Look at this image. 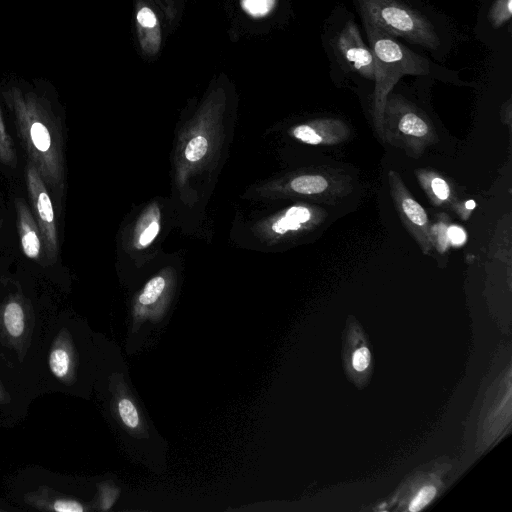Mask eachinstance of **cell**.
Here are the masks:
<instances>
[{"label": "cell", "mask_w": 512, "mask_h": 512, "mask_svg": "<svg viewBox=\"0 0 512 512\" xmlns=\"http://www.w3.org/2000/svg\"><path fill=\"white\" fill-rule=\"evenodd\" d=\"M51 316L19 281L0 282V368L34 399L40 396L39 359Z\"/></svg>", "instance_id": "1"}, {"label": "cell", "mask_w": 512, "mask_h": 512, "mask_svg": "<svg viewBox=\"0 0 512 512\" xmlns=\"http://www.w3.org/2000/svg\"><path fill=\"white\" fill-rule=\"evenodd\" d=\"M17 134L50 194L61 205L66 187L65 141L62 124L50 103L33 92L11 87L3 92Z\"/></svg>", "instance_id": "2"}, {"label": "cell", "mask_w": 512, "mask_h": 512, "mask_svg": "<svg viewBox=\"0 0 512 512\" xmlns=\"http://www.w3.org/2000/svg\"><path fill=\"white\" fill-rule=\"evenodd\" d=\"M93 343L85 324L69 315H52L43 338L38 391L85 397L93 377Z\"/></svg>", "instance_id": "3"}, {"label": "cell", "mask_w": 512, "mask_h": 512, "mask_svg": "<svg viewBox=\"0 0 512 512\" xmlns=\"http://www.w3.org/2000/svg\"><path fill=\"white\" fill-rule=\"evenodd\" d=\"M7 499L23 510L83 512L88 509L78 480L38 465L17 471L8 481Z\"/></svg>", "instance_id": "4"}, {"label": "cell", "mask_w": 512, "mask_h": 512, "mask_svg": "<svg viewBox=\"0 0 512 512\" xmlns=\"http://www.w3.org/2000/svg\"><path fill=\"white\" fill-rule=\"evenodd\" d=\"M363 21L392 37L435 50L439 37L432 23L418 11L399 0H357Z\"/></svg>", "instance_id": "5"}, {"label": "cell", "mask_w": 512, "mask_h": 512, "mask_svg": "<svg viewBox=\"0 0 512 512\" xmlns=\"http://www.w3.org/2000/svg\"><path fill=\"white\" fill-rule=\"evenodd\" d=\"M364 28L374 57V79L378 101L384 98L403 75L429 72L430 63L394 37L364 21Z\"/></svg>", "instance_id": "6"}, {"label": "cell", "mask_w": 512, "mask_h": 512, "mask_svg": "<svg viewBox=\"0 0 512 512\" xmlns=\"http://www.w3.org/2000/svg\"><path fill=\"white\" fill-rule=\"evenodd\" d=\"M25 182L32 213L40 229L45 258L52 265L59 255V236L51 194L36 168L25 166Z\"/></svg>", "instance_id": "7"}, {"label": "cell", "mask_w": 512, "mask_h": 512, "mask_svg": "<svg viewBox=\"0 0 512 512\" xmlns=\"http://www.w3.org/2000/svg\"><path fill=\"white\" fill-rule=\"evenodd\" d=\"M161 16L152 0H135V34L141 54L148 59L157 57L163 46Z\"/></svg>", "instance_id": "8"}, {"label": "cell", "mask_w": 512, "mask_h": 512, "mask_svg": "<svg viewBox=\"0 0 512 512\" xmlns=\"http://www.w3.org/2000/svg\"><path fill=\"white\" fill-rule=\"evenodd\" d=\"M336 49L344 62L354 71L368 79H374V57L366 46L359 29L349 20L336 38Z\"/></svg>", "instance_id": "9"}, {"label": "cell", "mask_w": 512, "mask_h": 512, "mask_svg": "<svg viewBox=\"0 0 512 512\" xmlns=\"http://www.w3.org/2000/svg\"><path fill=\"white\" fill-rule=\"evenodd\" d=\"M34 400L8 372L0 368V428H12L21 423Z\"/></svg>", "instance_id": "10"}, {"label": "cell", "mask_w": 512, "mask_h": 512, "mask_svg": "<svg viewBox=\"0 0 512 512\" xmlns=\"http://www.w3.org/2000/svg\"><path fill=\"white\" fill-rule=\"evenodd\" d=\"M16 224L23 254L41 266H48L40 229L32 211L24 199L14 200Z\"/></svg>", "instance_id": "11"}, {"label": "cell", "mask_w": 512, "mask_h": 512, "mask_svg": "<svg viewBox=\"0 0 512 512\" xmlns=\"http://www.w3.org/2000/svg\"><path fill=\"white\" fill-rule=\"evenodd\" d=\"M0 163L15 168L18 163L14 142L2 118L0 110Z\"/></svg>", "instance_id": "12"}, {"label": "cell", "mask_w": 512, "mask_h": 512, "mask_svg": "<svg viewBox=\"0 0 512 512\" xmlns=\"http://www.w3.org/2000/svg\"><path fill=\"white\" fill-rule=\"evenodd\" d=\"M328 186L327 180L319 175H303L292 180L291 187L301 194H317Z\"/></svg>", "instance_id": "13"}, {"label": "cell", "mask_w": 512, "mask_h": 512, "mask_svg": "<svg viewBox=\"0 0 512 512\" xmlns=\"http://www.w3.org/2000/svg\"><path fill=\"white\" fill-rule=\"evenodd\" d=\"M401 132L407 135L422 137L427 134V124L415 113H406L402 116L398 125Z\"/></svg>", "instance_id": "14"}, {"label": "cell", "mask_w": 512, "mask_h": 512, "mask_svg": "<svg viewBox=\"0 0 512 512\" xmlns=\"http://www.w3.org/2000/svg\"><path fill=\"white\" fill-rule=\"evenodd\" d=\"M512 16V0H495L492 4L488 18L493 28H499Z\"/></svg>", "instance_id": "15"}, {"label": "cell", "mask_w": 512, "mask_h": 512, "mask_svg": "<svg viewBox=\"0 0 512 512\" xmlns=\"http://www.w3.org/2000/svg\"><path fill=\"white\" fill-rule=\"evenodd\" d=\"M160 11L162 17L166 20L170 28H172L180 15L182 0H152Z\"/></svg>", "instance_id": "16"}, {"label": "cell", "mask_w": 512, "mask_h": 512, "mask_svg": "<svg viewBox=\"0 0 512 512\" xmlns=\"http://www.w3.org/2000/svg\"><path fill=\"white\" fill-rule=\"evenodd\" d=\"M165 287V280L161 276L152 278L144 287L142 293L139 296V302L142 305H150L154 303Z\"/></svg>", "instance_id": "17"}, {"label": "cell", "mask_w": 512, "mask_h": 512, "mask_svg": "<svg viewBox=\"0 0 512 512\" xmlns=\"http://www.w3.org/2000/svg\"><path fill=\"white\" fill-rule=\"evenodd\" d=\"M118 414L123 424L131 429L139 425V415L133 402L128 398H121L117 404Z\"/></svg>", "instance_id": "18"}, {"label": "cell", "mask_w": 512, "mask_h": 512, "mask_svg": "<svg viewBox=\"0 0 512 512\" xmlns=\"http://www.w3.org/2000/svg\"><path fill=\"white\" fill-rule=\"evenodd\" d=\"M402 208L411 222L418 226H426L428 219L425 210L414 199L407 197L402 201Z\"/></svg>", "instance_id": "19"}, {"label": "cell", "mask_w": 512, "mask_h": 512, "mask_svg": "<svg viewBox=\"0 0 512 512\" xmlns=\"http://www.w3.org/2000/svg\"><path fill=\"white\" fill-rule=\"evenodd\" d=\"M207 148V140L203 136H197L188 143L185 150L186 158L191 162L198 161L205 155Z\"/></svg>", "instance_id": "20"}, {"label": "cell", "mask_w": 512, "mask_h": 512, "mask_svg": "<svg viewBox=\"0 0 512 512\" xmlns=\"http://www.w3.org/2000/svg\"><path fill=\"white\" fill-rule=\"evenodd\" d=\"M436 489L433 486H426L422 488L415 498L412 500L409 510L417 512L424 508L435 496Z\"/></svg>", "instance_id": "21"}, {"label": "cell", "mask_w": 512, "mask_h": 512, "mask_svg": "<svg viewBox=\"0 0 512 512\" xmlns=\"http://www.w3.org/2000/svg\"><path fill=\"white\" fill-rule=\"evenodd\" d=\"M293 134L301 141L312 145L319 144L322 141L321 136L318 135L309 125L297 126L294 129Z\"/></svg>", "instance_id": "22"}, {"label": "cell", "mask_w": 512, "mask_h": 512, "mask_svg": "<svg viewBox=\"0 0 512 512\" xmlns=\"http://www.w3.org/2000/svg\"><path fill=\"white\" fill-rule=\"evenodd\" d=\"M370 363V352L366 347L356 350L353 354L352 364L355 370L364 371Z\"/></svg>", "instance_id": "23"}, {"label": "cell", "mask_w": 512, "mask_h": 512, "mask_svg": "<svg viewBox=\"0 0 512 512\" xmlns=\"http://www.w3.org/2000/svg\"><path fill=\"white\" fill-rule=\"evenodd\" d=\"M287 218L301 224L310 219V212L307 208L301 206H294L287 210Z\"/></svg>", "instance_id": "24"}, {"label": "cell", "mask_w": 512, "mask_h": 512, "mask_svg": "<svg viewBox=\"0 0 512 512\" xmlns=\"http://www.w3.org/2000/svg\"><path fill=\"white\" fill-rule=\"evenodd\" d=\"M299 223L287 218L286 216L279 219L277 222H275L272 226V229L280 234L285 233L288 230H296L300 228Z\"/></svg>", "instance_id": "25"}, {"label": "cell", "mask_w": 512, "mask_h": 512, "mask_svg": "<svg viewBox=\"0 0 512 512\" xmlns=\"http://www.w3.org/2000/svg\"><path fill=\"white\" fill-rule=\"evenodd\" d=\"M431 188L434 194L441 200H446L449 196V187L441 178H434L431 182Z\"/></svg>", "instance_id": "26"}, {"label": "cell", "mask_w": 512, "mask_h": 512, "mask_svg": "<svg viewBox=\"0 0 512 512\" xmlns=\"http://www.w3.org/2000/svg\"><path fill=\"white\" fill-rule=\"evenodd\" d=\"M447 237L454 245H460L466 240V234L464 230L458 226H451L447 230Z\"/></svg>", "instance_id": "27"}, {"label": "cell", "mask_w": 512, "mask_h": 512, "mask_svg": "<svg viewBox=\"0 0 512 512\" xmlns=\"http://www.w3.org/2000/svg\"><path fill=\"white\" fill-rule=\"evenodd\" d=\"M159 231V225L157 222H152L141 234L139 242L145 246L149 244L157 235Z\"/></svg>", "instance_id": "28"}, {"label": "cell", "mask_w": 512, "mask_h": 512, "mask_svg": "<svg viewBox=\"0 0 512 512\" xmlns=\"http://www.w3.org/2000/svg\"><path fill=\"white\" fill-rule=\"evenodd\" d=\"M21 511L19 507L11 503L7 498L0 497V512Z\"/></svg>", "instance_id": "29"}, {"label": "cell", "mask_w": 512, "mask_h": 512, "mask_svg": "<svg viewBox=\"0 0 512 512\" xmlns=\"http://www.w3.org/2000/svg\"><path fill=\"white\" fill-rule=\"evenodd\" d=\"M467 209H473L475 207V202L473 200H469L465 204Z\"/></svg>", "instance_id": "30"}, {"label": "cell", "mask_w": 512, "mask_h": 512, "mask_svg": "<svg viewBox=\"0 0 512 512\" xmlns=\"http://www.w3.org/2000/svg\"><path fill=\"white\" fill-rule=\"evenodd\" d=\"M1 227H2V219L0 218V229H1Z\"/></svg>", "instance_id": "31"}]
</instances>
